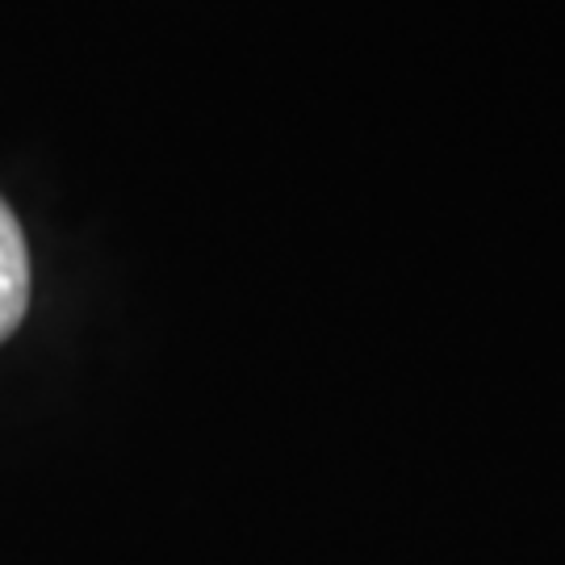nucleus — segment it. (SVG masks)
<instances>
[{
    "instance_id": "1",
    "label": "nucleus",
    "mask_w": 565,
    "mask_h": 565,
    "mask_svg": "<svg viewBox=\"0 0 565 565\" xmlns=\"http://www.w3.org/2000/svg\"><path fill=\"white\" fill-rule=\"evenodd\" d=\"M30 306V256L21 239V223L0 202V340H9Z\"/></svg>"
}]
</instances>
